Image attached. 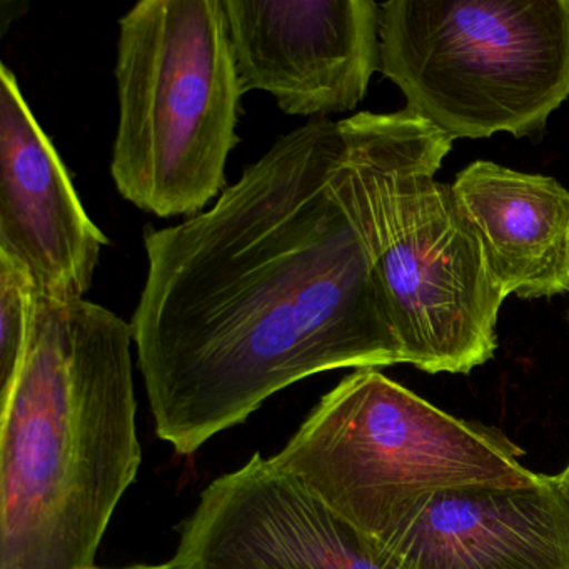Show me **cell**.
Returning <instances> with one entry per match:
<instances>
[{
    "instance_id": "cell-8",
    "label": "cell",
    "mask_w": 569,
    "mask_h": 569,
    "mask_svg": "<svg viewBox=\"0 0 569 569\" xmlns=\"http://www.w3.org/2000/svg\"><path fill=\"white\" fill-rule=\"evenodd\" d=\"M169 569H388L365 539L261 452L201 492Z\"/></svg>"
},
{
    "instance_id": "cell-4",
    "label": "cell",
    "mask_w": 569,
    "mask_h": 569,
    "mask_svg": "<svg viewBox=\"0 0 569 569\" xmlns=\"http://www.w3.org/2000/svg\"><path fill=\"white\" fill-rule=\"evenodd\" d=\"M521 458L499 429L456 418L379 369H356L271 461L375 546L439 492L541 481Z\"/></svg>"
},
{
    "instance_id": "cell-5",
    "label": "cell",
    "mask_w": 569,
    "mask_h": 569,
    "mask_svg": "<svg viewBox=\"0 0 569 569\" xmlns=\"http://www.w3.org/2000/svg\"><path fill=\"white\" fill-rule=\"evenodd\" d=\"M111 174L141 211L204 212L226 191L242 89L224 0H141L119 21Z\"/></svg>"
},
{
    "instance_id": "cell-10",
    "label": "cell",
    "mask_w": 569,
    "mask_h": 569,
    "mask_svg": "<svg viewBox=\"0 0 569 569\" xmlns=\"http://www.w3.org/2000/svg\"><path fill=\"white\" fill-rule=\"evenodd\" d=\"M369 548L388 569H569V502L546 475L439 492Z\"/></svg>"
},
{
    "instance_id": "cell-13",
    "label": "cell",
    "mask_w": 569,
    "mask_h": 569,
    "mask_svg": "<svg viewBox=\"0 0 569 569\" xmlns=\"http://www.w3.org/2000/svg\"><path fill=\"white\" fill-rule=\"evenodd\" d=\"M556 485L559 486V489H561L562 495L566 496V499H568L569 502V461L568 465H566V468L562 469L559 475L555 476Z\"/></svg>"
},
{
    "instance_id": "cell-1",
    "label": "cell",
    "mask_w": 569,
    "mask_h": 569,
    "mask_svg": "<svg viewBox=\"0 0 569 569\" xmlns=\"http://www.w3.org/2000/svg\"><path fill=\"white\" fill-rule=\"evenodd\" d=\"M132 338L156 432L191 456L282 389L405 365L341 122L282 136L208 211L144 231Z\"/></svg>"
},
{
    "instance_id": "cell-6",
    "label": "cell",
    "mask_w": 569,
    "mask_h": 569,
    "mask_svg": "<svg viewBox=\"0 0 569 569\" xmlns=\"http://www.w3.org/2000/svg\"><path fill=\"white\" fill-rule=\"evenodd\" d=\"M379 71L451 141L538 134L569 98V0H392Z\"/></svg>"
},
{
    "instance_id": "cell-2",
    "label": "cell",
    "mask_w": 569,
    "mask_h": 569,
    "mask_svg": "<svg viewBox=\"0 0 569 569\" xmlns=\"http://www.w3.org/2000/svg\"><path fill=\"white\" fill-rule=\"evenodd\" d=\"M132 328L86 299L38 295L0 396V569H92L142 462Z\"/></svg>"
},
{
    "instance_id": "cell-9",
    "label": "cell",
    "mask_w": 569,
    "mask_h": 569,
    "mask_svg": "<svg viewBox=\"0 0 569 569\" xmlns=\"http://www.w3.org/2000/svg\"><path fill=\"white\" fill-rule=\"evenodd\" d=\"M108 236L89 218L14 72L0 68V251L39 296L72 301L91 288Z\"/></svg>"
},
{
    "instance_id": "cell-12",
    "label": "cell",
    "mask_w": 569,
    "mask_h": 569,
    "mask_svg": "<svg viewBox=\"0 0 569 569\" xmlns=\"http://www.w3.org/2000/svg\"><path fill=\"white\" fill-rule=\"evenodd\" d=\"M38 289L18 261L0 251V396L11 388L34 322Z\"/></svg>"
},
{
    "instance_id": "cell-11",
    "label": "cell",
    "mask_w": 569,
    "mask_h": 569,
    "mask_svg": "<svg viewBox=\"0 0 569 569\" xmlns=\"http://www.w3.org/2000/svg\"><path fill=\"white\" fill-rule=\"evenodd\" d=\"M451 188L506 298L569 292L568 189L489 161L472 162Z\"/></svg>"
},
{
    "instance_id": "cell-7",
    "label": "cell",
    "mask_w": 569,
    "mask_h": 569,
    "mask_svg": "<svg viewBox=\"0 0 569 569\" xmlns=\"http://www.w3.org/2000/svg\"><path fill=\"white\" fill-rule=\"evenodd\" d=\"M242 94L268 92L289 116L355 111L379 71L372 0H224Z\"/></svg>"
},
{
    "instance_id": "cell-14",
    "label": "cell",
    "mask_w": 569,
    "mask_h": 569,
    "mask_svg": "<svg viewBox=\"0 0 569 569\" xmlns=\"http://www.w3.org/2000/svg\"><path fill=\"white\" fill-rule=\"evenodd\" d=\"M119 569H169L168 565L166 562H162V565H136V566H128V568H119Z\"/></svg>"
},
{
    "instance_id": "cell-3",
    "label": "cell",
    "mask_w": 569,
    "mask_h": 569,
    "mask_svg": "<svg viewBox=\"0 0 569 569\" xmlns=\"http://www.w3.org/2000/svg\"><path fill=\"white\" fill-rule=\"evenodd\" d=\"M356 202L405 365L468 375L498 348L505 302L452 188L435 179L452 148L402 111L341 121Z\"/></svg>"
}]
</instances>
